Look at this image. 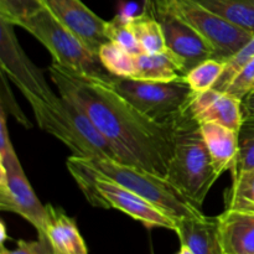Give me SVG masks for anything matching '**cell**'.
Here are the masks:
<instances>
[{"instance_id":"30","label":"cell","mask_w":254,"mask_h":254,"mask_svg":"<svg viewBox=\"0 0 254 254\" xmlns=\"http://www.w3.org/2000/svg\"><path fill=\"white\" fill-rule=\"evenodd\" d=\"M16 245L17 247L15 250H7L2 245L0 254H46L50 243L46 238H39L37 241H31V242L19 240Z\"/></svg>"},{"instance_id":"15","label":"cell","mask_w":254,"mask_h":254,"mask_svg":"<svg viewBox=\"0 0 254 254\" xmlns=\"http://www.w3.org/2000/svg\"><path fill=\"white\" fill-rule=\"evenodd\" d=\"M176 235L181 245L195 254H226L218 235L217 217H190L176 222Z\"/></svg>"},{"instance_id":"1","label":"cell","mask_w":254,"mask_h":254,"mask_svg":"<svg viewBox=\"0 0 254 254\" xmlns=\"http://www.w3.org/2000/svg\"><path fill=\"white\" fill-rule=\"evenodd\" d=\"M50 77L60 96L76 104L93 122L118 161L165 179L174 154L175 124H160L131 106L99 78L73 73L52 62Z\"/></svg>"},{"instance_id":"26","label":"cell","mask_w":254,"mask_h":254,"mask_svg":"<svg viewBox=\"0 0 254 254\" xmlns=\"http://www.w3.org/2000/svg\"><path fill=\"white\" fill-rule=\"evenodd\" d=\"M106 35L109 41L116 42L117 45L126 49L131 55L136 56V55L144 52L129 26L128 17L117 15L111 21H107Z\"/></svg>"},{"instance_id":"6","label":"cell","mask_w":254,"mask_h":254,"mask_svg":"<svg viewBox=\"0 0 254 254\" xmlns=\"http://www.w3.org/2000/svg\"><path fill=\"white\" fill-rule=\"evenodd\" d=\"M41 42L51 54L52 62L64 69L83 76L109 81L112 74L107 72L96 54L64 27L47 7L19 25Z\"/></svg>"},{"instance_id":"29","label":"cell","mask_w":254,"mask_h":254,"mask_svg":"<svg viewBox=\"0 0 254 254\" xmlns=\"http://www.w3.org/2000/svg\"><path fill=\"white\" fill-rule=\"evenodd\" d=\"M254 84V57L238 72L237 76L231 81L226 88V93L236 97L242 101L246 96L251 93Z\"/></svg>"},{"instance_id":"36","label":"cell","mask_w":254,"mask_h":254,"mask_svg":"<svg viewBox=\"0 0 254 254\" xmlns=\"http://www.w3.org/2000/svg\"><path fill=\"white\" fill-rule=\"evenodd\" d=\"M254 91V84H253V88H252V91H251V92H253Z\"/></svg>"},{"instance_id":"17","label":"cell","mask_w":254,"mask_h":254,"mask_svg":"<svg viewBox=\"0 0 254 254\" xmlns=\"http://www.w3.org/2000/svg\"><path fill=\"white\" fill-rule=\"evenodd\" d=\"M200 130L218 175L232 168L238 151V131L218 123L200 124Z\"/></svg>"},{"instance_id":"31","label":"cell","mask_w":254,"mask_h":254,"mask_svg":"<svg viewBox=\"0 0 254 254\" xmlns=\"http://www.w3.org/2000/svg\"><path fill=\"white\" fill-rule=\"evenodd\" d=\"M243 119L254 118V91L242 99Z\"/></svg>"},{"instance_id":"7","label":"cell","mask_w":254,"mask_h":254,"mask_svg":"<svg viewBox=\"0 0 254 254\" xmlns=\"http://www.w3.org/2000/svg\"><path fill=\"white\" fill-rule=\"evenodd\" d=\"M0 210L16 213L31 223L39 238H46L47 208L37 198L17 158L7 130L6 113H0Z\"/></svg>"},{"instance_id":"4","label":"cell","mask_w":254,"mask_h":254,"mask_svg":"<svg viewBox=\"0 0 254 254\" xmlns=\"http://www.w3.org/2000/svg\"><path fill=\"white\" fill-rule=\"evenodd\" d=\"M67 169L84 197L94 207L122 211L148 228L176 230V222L173 218L133 191L94 170L79 156H69L67 159Z\"/></svg>"},{"instance_id":"35","label":"cell","mask_w":254,"mask_h":254,"mask_svg":"<svg viewBox=\"0 0 254 254\" xmlns=\"http://www.w3.org/2000/svg\"><path fill=\"white\" fill-rule=\"evenodd\" d=\"M247 211H254V205L252 206V207H251V208H250V210H247Z\"/></svg>"},{"instance_id":"22","label":"cell","mask_w":254,"mask_h":254,"mask_svg":"<svg viewBox=\"0 0 254 254\" xmlns=\"http://www.w3.org/2000/svg\"><path fill=\"white\" fill-rule=\"evenodd\" d=\"M226 210L247 211L254 205V168L232 179V186L226 191Z\"/></svg>"},{"instance_id":"12","label":"cell","mask_w":254,"mask_h":254,"mask_svg":"<svg viewBox=\"0 0 254 254\" xmlns=\"http://www.w3.org/2000/svg\"><path fill=\"white\" fill-rule=\"evenodd\" d=\"M44 2L64 27L98 56L101 47L109 41L106 20L94 14L81 0H44Z\"/></svg>"},{"instance_id":"2","label":"cell","mask_w":254,"mask_h":254,"mask_svg":"<svg viewBox=\"0 0 254 254\" xmlns=\"http://www.w3.org/2000/svg\"><path fill=\"white\" fill-rule=\"evenodd\" d=\"M218 178L200 124L188 112L175 124L174 154L169 163L166 181L192 205L201 208Z\"/></svg>"},{"instance_id":"13","label":"cell","mask_w":254,"mask_h":254,"mask_svg":"<svg viewBox=\"0 0 254 254\" xmlns=\"http://www.w3.org/2000/svg\"><path fill=\"white\" fill-rule=\"evenodd\" d=\"M189 112L198 124L218 123L236 131L243 122L242 101L213 88L196 93Z\"/></svg>"},{"instance_id":"28","label":"cell","mask_w":254,"mask_h":254,"mask_svg":"<svg viewBox=\"0 0 254 254\" xmlns=\"http://www.w3.org/2000/svg\"><path fill=\"white\" fill-rule=\"evenodd\" d=\"M0 108L6 114L11 116L17 123L24 126L25 128H31V122L27 119L22 109L16 103L11 89L7 84V76L4 71H1V87H0Z\"/></svg>"},{"instance_id":"3","label":"cell","mask_w":254,"mask_h":254,"mask_svg":"<svg viewBox=\"0 0 254 254\" xmlns=\"http://www.w3.org/2000/svg\"><path fill=\"white\" fill-rule=\"evenodd\" d=\"M24 97L31 106L40 128L60 139L74 156L118 161L114 150L93 122L71 101L62 96L51 101L30 93H25Z\"/></svg>"},{"instance_id":"10","label":"cell","mask_w":254,"mask_h":254,"mask_svg":"<svg viewBox=\"0 0 254 254\" xmlns=\"http://www.w3.org/2000/svg\"><path fill=\"white\" fill-rule=\"evenodd\" d=\"M0 66L22 94L30 93L45 101L56 98L44 73L27 57L14 32V25L0 20Z\"/></svg>"},{"instance_id":"9","label":"cell","mask_w":254,"mask_h":254,"mask_svg":"<svg viewBox=\"0 0 254 254\" xmlns=\"http://www.w3.org/2000/svg\"><path fill=\"white\" fill-rule=\"evenodd\" d=\"M164 2L203 37L212 49V59L223 64L254 36L253 32L235 26L195 0H164Z\"/></svg>"},{"instance_id":"34","label":"cell","mask_w":254,"mask_h":254,"mask_svg":"<svg viewBox=\"0 0 254 254\" xmlns=\"http://www.w3.org/2000/svg\"><path fill=\"white\" fill-rule=\"evenodd\" d=\"M46 254H59V253L55 252V251L52 250L51 246H49V248H47V252H46Z\"/></svg>"},{"instance_id":"14","label":"cell","mask_w":254,"mask_h":254,"mask_svg":"<svg viewBox=\"0 0 254 254\" xmlns=\"http://www.w3.org/2000/svg\"><path fill=\"white\" fill-rule=\"evenodd\" d=\"M217 225L226 254H254V211L225 208Z\"/></svg>"},{"instance_id":"23","label":"cell","mask_w":254,"mask_h":254,"mask_svg":"<svg viewBox=\"0 0 254 254\" xmlns=\"http://www.w3.org/2000/svg\"><path fill=\"white\" fill-rule=\"evenodd\" d=\"M254 168V118L243 119L238 130V151L232 168V179Z\"/></svg>"},{"instance_id":"5","label":"cell","mask_w":254,"mask_h":254,"mask_svg":"<svg viewBox=\"0 0 254 254\" xmlns=\"http://www.w3.org/2000/svg\"><path fill=\"white\" fill-rule=\"evenodd\" d=\"M82 159L94 170L133 191L166 216L173 218L175 222L183 218L205 216L201 208L192 205L174 186H171L169 181L160 176L111 159Z\"/></svg>"},{"instance_id":"20","label":"cell","mask_w":254,"mask_h":254,"mask_svg":"<svg viewBox=\"0 0 254 254\" xmlns=\"http://www.w3.org/2000/svg\"><path fill=\"white\" fill-rule=\"evenodd\" d=\"M235 26L254 34V0H195Z\"/></svg>"},{"instance_id":"24","label":"cell","mask_w":254,"mask_h":254,"mask_svg":"<svg viewBox=\"0 0 254 254\" xmlns=\"http://www.w3.org/2000/svg\"><path fill=\"white\" fill-rule=\"evenodd\" d=\"M225 64L218 60L210 59L201 62L200 64L188 72L184 81L191 87L195 93H201L212 89L217 79L222 74Z\"/></svg>"},{"instance_id":"11","label":"cell","mask_w":254,"mask_h":254,"mask_svg":"<svg viewBox=\"0 0 254 254\" xmlns=\"http://www.w3.org/2000/svg\"><path fill=\"white\" fill-rule=\"evenodd\" d=\"M154 11L163 29L166 47L183 64L186 74L201 62L212 59L213 51L210 45L164 0L154 1Z\"/></svg>"},{"instance_id":"32","label":"cell","mask_w":254,"mask_h":254,"mask_svg":"<svg viewBox=\"0 0 254 254\" xmlns=\"http://www.w3.org/2000/svg\"><path fill=\"white\" fill-rule=\"evenodd\" d=\"M176 254H195V253H193L186 245H181L180 250H179V252Z\"/></svg>"},{"instance_id":"16","label":"cell","mask_w":254,"mask_h":254,"mask_svg":"<svg viewBox=\"0 0 254 254\" xmlns=\"http://www.w3.org/2000/svg\"><path fill=\"white\" fill-rule=\"evenodd\" d=\"M46 240L52 250L59 254H88L76 221L61 208L52 205H46Z\"/></svg>"},{"instance_id":"21","label":"cell","mask_w":254,"mask_h":254,"mask_svg":"<svg viewBox=\"0 0 254 254\" xmlns=\"http://www.w3.org/2000/svg\"><path fill=\"white\" fill-rule=\"evenodd\" d=\"M101 64L109 74L121 78H133L135 73V55H131L116 42L108 41L98 54Z\"/></svg>"},{"instance_id":"37","label":"cell","mask_w":254,"mask_h":254,"mask_svg":"<svg viewBox=\"0 0 254 254\" xmlns=\"http://www.w3.org/2000/svg\"><path fill=\"white\" fill-rule=\"evenodd\" d=\"M42 1H44V0H42ZM44 4H45V2H44Z\"/></svg>"},{"instance_id":"33","label":"cell","mask_w":254,"mask_h":254,"mask_svg":"<svg viewBox=\"0 0 254 254\" xmlns=\"http://www.w3.org/2000/svg\"><path fill=\"white\" fill-rule=\"evenodd\" d=\"M0 228H1V237H0V241H1V246H2V245H4L5 240H6V238H7L6 228H5L4 222H1V226H0Z\"/></svg>"},{"instance_id":"27","label":"cell","mask_w":254,"mask_h":254,"mask_svg":"<svg viewBox=\"0 0 254 254\" xmlns=\"http://www.w3.org/2000/svg\"><path fill=\"white\" fill-rule=\"evenodd\" d=\"M254 57V36L252 37L247 45L242 47L235 56L231 57L227 62L225 64V68H223L222 74L217 82L213 86V89L220 92H225L228 84L231 83L233 78L238 74V72L248 64Z\"/></svg>"},{"instance_id":"25","label":"cell","mask_w":254,"mask_h":254,"mask_svg":"<svg viewBox=\"0 0 254 254\" xmlns=\"http://www.w3.org/2000/svg\"><path fill=\"white\" fill-rule=\"evenodd\" d=\"M44 7L42 0H0V20L19 26Z\"/></svg>"},{"instance_id":"19","label":"cell","mask_w":254,"mask_h":254,"mask_svg":"<svg viewBox=\"0 0 254 254\" xmlns=\"http://www.w3.org/2000/svg\"><path fill=\"white\" fill-rule=\"evenodd\" d=\"M129 26L144 52L159 54L168 51L160 22L154 11V2L148 0L143 12L128 17Z\"/></svg>"},{"instance_id":"8","label":"cell","mask_w":254,"mask_h":254,"mask_svg":"<svg viewBox=\"0 0 254 254\" xmlns=\"http://www.w3.org/2000/svg\"><path fill=\"white\" fill-rule=\"evenodd\" d=\"M108 83L144 116L168 126H174L188 113L196 94L184 79L158 82L112 76Z\"/></svg>"},{"instance_id":"18","label":"cell","mask_w":254,"mask_h":254,"mask_svg":"<svg viewBox=\"0 0 254 254\" xmlns=\"http://www.w3.org/2000/svg\"><path fill=\"white\" fill-rule=\"evenodd\" d=\"M185 76L183 64L169 50L159 54L141 52L135 56V73L133 78L171 82L184 79Z\"/></svg>"}]
</instances>
